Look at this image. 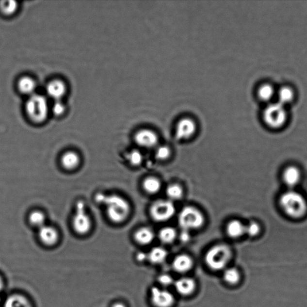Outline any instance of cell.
<instances>
[{
    "label": "cell",
    "instance_id": "14",
    "mask_svg": "<svg viewBox=\"0 0 307 307\" xmlns=\"http://www.w3.org/2000/svg\"><path fill=\"white\" fill-rule=\"evenodd\" d=\"M39 237L44 244L52 246L59 240V233L54 227L45 225L39 229Z\"/></svg>",
    "mask_w": 307,
    "mask_h": 307
},
{
    "label": "cell",
    "instance_id": "12",
    "mask_svg": "<svg viewBox=\"0 0 307 307\" xmlns=\"http://www.w3.org/2000/svg\"><path fill=\"white\" fill-rule=\"evenodd\" d=\"M46 92L53 101L63 100L67 92V86L64 81L54 79L47 83Z\"/></svg>",
    "mask_w": 307,
    "mask_h": 307
},
{
    "label": "cell",
    "instance_id": "39",
    "mask_svg": "<svg viewBox=\"0 0 307 307\" xmlns=\"http://www.w3.org/2000/svg\"><path fill=\"white\" fill-rule=\"evenodd\" d=\"M3 286H4L3 280H2L1 276H0V291L2 290V288H3Z\"/></svg>",
    "mask_w": 307,
    "mask_h": 307
},
{
    "label": "cell",
    "instance_id": "19",
    "mask_svg": "<svg viewBox=\"0 0 307 307\" xmlns=\"http://www.w3.org/2000/svg\"><path fill=\"white\" fill-rule=\"evenodd\" d=\"M276 90L270 83H263L259 87L257 95L260 100L270 103L275 97Z\"/></svg>",
    "mask_w": 307,
    "mask_h": 307
},
{
    "label": "cell",
    "instance_id": "16",
    "mask_svg": "<svg viewBox=\"0 0 307 307\" xmlns=\"http://www.w3.org/2000/svg\"><path fill=\"white\" fill-rule=\"evenodd\" d=\"M194 266V261L190 256L181 254L176 256L172 262L174 271L180 274L189 272Z\"/></svg>",
    "mask_w": 307,
    "mask_h": 307
},
{
    "label": "cell",
    "instance_id": "24",
    "mask_svg": "<svg viewBox=\"0 0 307 307\" xmlns=\"http://www.w3.org/2000/svg\"><path fill=\"white\" fill-rule=\"evenodd\" d=\"M4 307H32L31 303L24 296L13 295L6 299Z\"/></svg>",
    "mask_w": 307,
    "mask_h": 307
},
{
    "label": "cell",
    "instance_id": "6",
    "mask_svg": "<svg viewBox=\"0 0 307 307\" xmlns=\"http://www.w3.org/2000/svg\"><path fill=\"white\" fill-rule=\"evenodd\" d=\"M179 226L182 230L190 231L198 229L205 223L204 215L196 208L187 206L180 212L178 217Z\"/></svg>",
    "mask_w": 307,
    "mask_h": 307
},
{
    "label": "cell",
    "instance_id": "1",
    "mask_svg": "<svg viewBox=\"0 0 307 307\" xmlns=\"http://www.w3.org/2000/svg\"><path fill=\"white\" fill-rule=\"evenodd\" d=\"M96 201L103 205L106 214L111 222L121 223L129 217L130 207L123 197L116 194H105L98 193L95 196Z\"/></svg>",
    "mask_w": 307,
    "mask_h": 307
},
{
    "label": "cell",
    "instance_id": "5",
    "mask_svg": "<svg viewBox=\"0 0 307 307\" xmlns=\"http://www.w3.org/2000/svg\"><path fill=\"white\" fill-rule=\"evenodd\" d=\"M288 117L286 106L277 101L268 103L263 111L264 122L272 129L282 128L286 124Z\"/></svg>",
    "mask_w": 307,
    "mask_h": 307
},
{
    "label": "cell",
    "instance_id": "4",
    "mask_svg": "<svg viewBox=\"0 0 307 307\" xmlns=\"http://www.w3.org/2000/svg\"><path fill=\"white\" fill-rule=\"evenodd\" d=\"M232 257V251L227 245L218 244L208 251L205 261L210 270L218 271L225 270Z\"/></svg>",
    "mask_w": 307,
    "mask_h": 307
},
{
    "label": "cell",
    "instance_id": "27",
    "mask_svg": "<svg viewBox=\"0 0 307 307\" xmlns=\"http://www.w3.org/2000/svg\"><path fill=\"white\" fill-rule=\"evenodd\" d=\"M161 182L156 178L149 177L143 182L144 189L149 194H156L161 189Z\"/></svg>",
    "mask_w": 307,
    "mask_h": 307
},
{
    "label": "cell",
    "instance_id": "32",
    "mask_svg": "<svg viewBox=\"0 0 307 307\" xmlns=\"http://www.w3.org/2000/svg\"><path fill=\"white\" fill-rule=\"evenodd\" d=\"M129 163L133 166H138L143 163V155L138 150H133L130 152L127 156Z\"/></svg>",
    "mask_w": 307,
    "mask_h": 307
},
{
    "label": "cell",
    "instance_id": "3",
    "mask_svg": "<svg viewBox=\"0 0 307 307\" xmlns=\"http://www.w3.org/2000/svg\"><path fill=\"white\" fill-rule=\"evenodd\" d=\"M280 204L286 214L294 219L303 217L307 212V204L305 198L293 190L283 194L280 197Z\"/></svg>",
    "mask_w": 307,
    "mask_h": 307
},
{
    "label": "cell",
    "instance_id": "34",
    "mask_svg": "<svg viewBox=\"0 0 307 307\" xmlns=\"http://www.w3.org/2000/svg\"><path fill=\"white\" fill-rule=\"evenodd\" d=\"M260 230V226L256 222H251L248 225L245 226V233H247L250 237H256L259 233Z\"/></svg>",
    "mask_w": 307,
    "mask_h": 307
},
{
    "label": "cell",
    "instance_id": "30",
    "mask_svg": "<svg viewBox=\"0 0 307 307\" xmlns=\"http://www.w3.org/2000/svg\"><path fill=\"white\" fill-rule=\"evenodd\" d=\"M183 190L178 184H172L167 187L166 194L171 200H177L183 196Z\"/></svg>",
    "mask_w": 307,
    "mask_h": 307
},
{
    "label": "cell",
    "instance_id": "2",
    "mask_svg": "<svg viewBox=\"0 0 307 307\" xmlns=\"http://www.w3.org/2000/svg\"><path fill=\"white\" fill-rule=\"evenodd\" d=\"M50 106L45 96L35 93L28 98L25 106V113L32 123L41 124L49 115Z\"/></svg>",
    "mask_w": 307,
    "mask_h": 307
},
{
    "label": "cell",
    "instance_id": "13",
    "mask_svg": "<svg viewBox=\"0 0 307 307\" xmlns=\"http://www.w3.org/2000/svg\"><path fill=\"white\" fill-rule=\"evenodd\" d=\"M175 288L178 293L182 296H186L192 295L196 288V281L190 277H181L175 281Z\"/></svg>",
    "mask_w": 307,
    "mask_h": 307
},
{
    "label": "cell",
    "instance_id": "22",
    "mask_svg": "<svg viewBox=\"0 0 307 307\" xmlns=\"http://www.w3.org/2000/svg\"><path fill=\"white\" fill-rule=\"evenodd\" d=\"M227 235L232 238H238L245 233V226L239 220H232L226 227Z\"/></svg>",
    "mask_w": 307,
    "mask_h": 307
},
{
    "label": "cell",
    "instance_id": "7",
    "mask_svg": "<svg viewBox=\"0 0 307 307\" xmlns=\"http://www.w3.org/2000/svg\"><path fill=\"white\" fill-rule=\"evenodd\" d=\"M72 226L75 232L81 235L87 234L92 227V222L86 210L85 202L82 200L78 201L76 205Z\"/></svg>",
    "mask_w": 307,
    "mask_h": 307
},
{
    "label": "cell",
    "instance_id": "18",
    "mask_svg": "<svg viewBox=\"0 0 307 307\" xmlns=\"http://www.w3.org/2000/svg\"><path fill=\"white\" fill-rule=\"evenodd\" d=\"M275 97L277 98V102L286 106L293 101L295 92L291 86L284 85L276 90Z\"/></svg>",
    "mask_w": 307,
    "mask_h": 307
},
{
    "label": "cell",
    "instance_id": "26",
    "mask_svg": "<svg viewBox=\"0 0 307 307\" xmlns=\"http://www.w3.org/2000/svg\"><path fill=\"white\" fill-rule=\"evenodd\" d=\"M19 9L18 2L15 1H0V14L4 16L14 15Z\"/></svg>",
    "mask_w": 307,
    "mask_h": 307
},
{
    "label": "cell",
    "instance_id": "37",
    "mask_svg": "<svg viewBox=\"0 0 307 307\" xmlns=\"http://www.w3.org/2000/svg\"><path fill=\"white\" fill-rule=\"evenodd\" d=\"M136 259L139 262H143L144 261L148 260V255L143 252L138 253L136 256Z\"/></svg>",
    "mask_w": 307,
    "mask_h": 307
},
{
    "label": "cell",
    "instance_id": "36",
    "mask_svg": "<svg viewBox=\"0 0 307 307\" xmlns=\"http://www.w3.org/2000/svg\"><path fill=\"white\" fill-rule=\"evenodd\" d=\"M180 239L181 242H187L190 240V235L189 231L182 230L180 234Z\"/></svg>",
    "mask_w": 307,
    "mask_h": 307
},
{
    "label": "cell",
    "instance_id": "29",
    "mask_svg": "<svg viewBox=\"0 0 307 307\" xmlns=\"http://www.w3.org/2000/svg\"><path fill=\"white\" fill-rule=\"evenodd\" d=\"M29 220L32 226L40 229L45 225L46 216L44 213L40 210H34L30 213Z\"/></svg>",
    "mask_w": 307,
    "mask_h": 307
},
{
    "label": "cell",
    "instance_id": "15",
    "mask_svg": "<svg viewBox=\"0 0 307 307\" xmlns=\"http://www.w3.org/2000/svg\"><path fill=\"white\" fill-rule=\"evenodd\" d=\"M37 87L36 81L30 76H22L17 82V90L22 95L31 96L34 95Z\"/></svg>",
    "mask_w": 307,
    "mask_h": 307
},
{
    "label": "cell",
    "instance_id": "35",
    "mask_svg": "<svg viewBox=\"0 0 307 307\" xmlns=\"http://www.w3.org/2000/svg\"><path fill=\"white\" fill-rule=\"evenodd\" d=\"M158 281L163 288L174 285L175 283L173 277L169 274H162L159 276Z\"/></svg>",
    "mask_w": 307,
    "mask_h": 307
},
{
    "label": "cell",
    "instance_id": "31",
    "mask_svg": "<svg viewBox=\"0 0 307 307\" xmlns=\"http://www.w3.org/2000/svg\"><path fill=\"white\" fill-rule=\"evenodd\" d=\"M66 111L67 106L63 100L53 101L52 105L50 106V112L55 116H62L65 113Z\"/></svg>",
    "mask_w": 307,
    "mask_h": 307
},
{
    "label": "cell",
    "instance_id": "20",
    "mask_svg": "<svg viewBox=\"0 0 307 307\" xmlns=\"http://www.w3.org/2000/svg\"><path fill=\"white\" fill-rule=\"evenodd\" d=\"M283 179L288 186H295L301 179L300 171L295 166L287 167L283 173Z\"/></svg>",
    "mask_w": 307,
    "mask_h": 307
},
{
    "label": "cell",
    "instance_id": "25",
    "mask_svg": "<svg viewBox=\"0 0 307 307\" xmlns=\"http://www.w3.org/2000/svg\"><path fill=\"white\" fill-rule=\"evenodd\" d=\"M242 278L240 271L237 268H226L223 273V279L226 283L229 285H236L240 283Z\"/></svg>",
    "mask_w": 307,
    "mask_h": 307
},
{
    "label": "cell",
    "instance_id": "38",
    "mask_svg": "<svg viewBox=\"0 0 307 307\" xmlns=\"http://www.w3.org/2000/svg\"><path fill=\"white\" fill-rule=\"evenodd\" d=\"M127 307L126 305H124L123 303H116L114 304L113 307Z\"/></svg>",
    "mask_w": 307,
    "mask_h": 307
},
{
    "label": "cell",
    "instance_id": "28",
    "mask_svg": "<svg viewBox=\"0 0 307 307\" xmlns=\"http://www.w3.org/2000/svg\"><path fill=\"white\" fill-rule=\"evenodd\" d=\"M159 237L160 240L163 243H172L177 238L176 230L172 227H164L160 231Z\"/></svg>",
    "mask_w": 307,
    "mask_h": 307
},
{
    "label": "cell",
    "instance_id": "8",
    "mask_svg": "<svg viewBox=\"0 0 307 307\" xmlns=\"http://www.w3.org/2000/svg\"><path fill=\"white\" fill-rule=\"evenodd\" d=\"M176 207L171 200H159L151 205L150 214L157 222H167L174 217Z\"/></svg>",
    "mask_w": 307,
    "mask_h": 307
},
{
    "label": "cell",
    "instance_id": "21",
    "mask_svg": "<svg viewBox=\"0 0 307 307\" xmlns=\"http://www.w3.org/2000/svg\"><path fill=\"white\" fill-rule=\"evenodd\" d=\"M136 242L143 245H148L153 242L154 233L148 227H142L134 235Z\"/></svg>",
    "mask_w": 307,
    "mask_h": 307
},
{
    "label": "cell",
    "instance_id": "10",
    "mask_svg": "<svg viewBox=\"0 0 307 307\" xmlns=\"http://www.w3.org/2000/svg\"><path fill=\"white\" fill-rule=\"evenodd\" d=\"M150 298L155 307H172L175 303L173 294L165 288L154 287L151 289Z\"/></svg>",
    "mask_w": 307,
    "mask_h": 307
},
{
    "label": "cell",
    "instance_id": "17",
    "mask_svg": "<svg viewBox=\"0 0 307 307\" xmlns=\"http://www.w3.org/2000/svg\"><path fill=\"white\" fill-rule=\"evenodd\" d=\"M80 156L75 151H69L63 154L61 158V163L63 167L68 171H72L80 166Z\"/></svg>",
    "mask_w": 307,
    "mask_h": 307
},
{
    "label": "cell",
    "instance_id": "11",
    "mask_svg": "<svg viewBox=\"0 0 307 307\" xmlns=\"http://www.w3.org/2000/svg\"><path fill=\"white\" fill-rule=\"evenodd\" d=\"M134 141L139 146L144 148H153L158 144L157 134L150 129H141L136 131L134 136Z\"/></svg>",
    "mask_w": 307,
    "mask_h": 307
},
{
    "label": "cell",
    "instance_id": "33",
    "mask_svg": "<svg viewBox=\"0 0 307 307\" xmlns=\"http://www.w3.org/2000/svg\"><path fill=\"white\" fill-rule=\"evenodd\" d=\"M171 155V149L166 146H160L159 148H157L156 153V158L160 161H165V160L169 159Z\"/></svg>",
    "mask_w": 307,
    "mask_h": 307
},
{
    "label": "cell",
    "instance_id": "9",
    "mask_svg": "<svg viewBox=\"0 0 307 307\" xmlns=\"http://www.w3.org/2000/svg\"><path fill=\"white\" fill-rule=\"evenodd\" d=\"M197 125L196 120L190 116H184L177 121L176 136L178 140H187L196 133Z\"/></svg>",
    "mask_w": 307,
    "mask_h": 307
},
{
    "label": "cell",
    "instance_id": "23",
    "mask_svg": "<svg viewBox=\"0 0 307 307\" xmlns=\"http://www.w3.org/2000/svg\"><path fill=\"white\" fill-rule=\"evenodd\" d=\"M167 252L164 248L154 247L148 254V260L154 265L163 263L166 260Z\"/></svg>",
    "mask_w": 307,
    "mask_h": 307
}]
</instances>
